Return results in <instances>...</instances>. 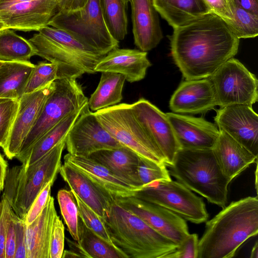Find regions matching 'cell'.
I'll list each match as a JSON object with an SVG mask.
<instances>
[{"instance_id": "cell-15", "label": "cell", "mask_w": 258, "mask_h": 258, "mask_svg": "<svg viewBox=\"0 0 258 258\" xmlns=\"http://www.w3.org/2000/svg\"><path fill=\"white\" fill-rule=\"evenodd\" d=\"M214 120L219 130L258 157V115L252 106L232 104L220 107Z\"/></svg>"}, {"instance_id": "cell-14", "label": "cell", "mask_w": 258, "mask_h": 258, "mask_svg": "<svg viewBox=\"0 0 258 258\" xmlns=\"http://www.w3.org/2000/svg\"><path fill=\"white\" fill-rule=\"evenodd\" d=\"M131 106L138 120L163 155L166 166H169L180 147L166 114L143 98Z\"/></svg>"}, {"instance_id": "cell-8", "label": "cell", "mask_w": 258, "mask_h": 258, "mask_svg": "<svg viewBox=\"0 0 258 258\" xmlns=\"http://www.w3.org/2000/svg\"><path fill=\"white\" fill-rule=\"evenodd\" d=\"M48 26L72 33L104 54L118 47L119 42L112 36L104 22L99 0H88L76 11H58Z\"/></svg>"}, {"instance_id": "cell-21", "label": "cell", "mask_w": 258, "mask_h": 258, "mask_svg": "<svg viewBox=\"0 0 258 258\" xmlns=\"http://www.w3.org/2000/svg\"><path fill=\"white\" fill-rule=\"evenodd\" d=\"M134 42L143 51L156 47L163 38L158 12L152 0H130Z\"/></svg>"}, {"instance_id": "cell-37", "label": "cell", "mask_w": 258, "mask_h": 258, "mask_svg": "<svg viewBox=\"0 0 258 258\" xmlns=\"http://www.w3.org/2000/svg\"><path fill=\"white\" fill-rule=\"evenodd\" d=\"M19 105V100L0 98V147L7 145Z\"/></svg>"}, {"instance_id": "cell-25", "label": "cell", "mask_w": 258, "mask_h": 258, "mask_svg": "<svg viewBox=\"0 0 258 258\" xmlns=\"http://www.w3.org/2000/svg\"><path fill=\"white\" fill-rule=\"evenodd\" d=\"M57 215L54 198L50 195L40 215L26 225L27 258H49L51 231Z\"/></svg>"}, {"instance_id": "cell-17", "label": "cell", "mask_w": 258, "mask_h": 258, "mask_svg": "<svg viewBox=\"0 0 258 258\" xmlns=\"http://www.w3.org/2000/svg\"><path fill=\"white\" fill-rule=\"evenodd\" d=\"M58 12L56 0H23L0 8V18L8 29L38 31Z\"/></svg>"}, {"instance_id": "cell-30", "label": "cell", "mask_w": 258, "mask_h": 258, "mask_svg": "<svg viewBox=\"0 0 258 258\" xmlns=\"http://www.w3.org/2000/svg\"><path fill=\"white\" fill-rule=\"evenodd\" d=\"M125 77L120 74L103 72L98 85L88 99L91 111H97L119 103L122 100Z\"/></svg>"}, {"instance_id": "cell-7", "label": "cell", "mask_w": 258, "mask_h": 258, "mask_svg": "<svg viewBox=\"0 0 258 258\" xmlns=\"http://www.w3.org/2000/svg\"><path fill=\"white\" fill-rule=\"evenodd\" d=\"M94 113L101 125L123 146L141 157L166 165L163 155L135 116L130 104H116Z\"/></svg>"}, {"instance_id": "cell-38", "label": "cell", "mask_w": 258, "mask_h": 258, "mask_svg": "<svg viewBox=\"0 0 258 258\" xmlns=\"http://www.w3.org/2000/svg\"><path fill=\"white\" fill-rule=\"evenodd\" d=\"M73 192L76 199L79 217L84 224L97 235L115 247L101 218L75 192L73 191Z\"/></svg>"}, {"instance_id": "cell-1", "label": "cell", "mask_w": 258, "mask_h": 258, "mask_svg": "<svg viewBox=\"0 0 258 258\" xmlns=\"http://www.w3.org/2000/svg\"><path fill=\"white\" fill-rule=\"evenodd\" d=\"M172 59L185 80L208 78L237 54L238 39L227 23L213 12L173 28Z\"/></svg>"}, {"instance_id": "cell-20", "label": "cell", "mask_w": 258, "mask_h": 258, "mask_svg": "<svg viewBox=\"0 0 258 258\" xmlns=\"http://www.w3.org/2000/svg\"><path fill=\"white\" fill-rule=\"evenodd\" d=\"M64 164L82 172L113 198L133 196L138 190L89 156L68 153L64 156Z\"/></svg>"}, {"instance_id": "cell-16", "label": "cell", "mask_w": 258, "mask_h": 258, "mask_svg": "<svg viewBox=\"0 0 258 258\" xmlns=\"http://www.w3.org/2000/svg\"><path fill=\"white\" fill-rule=\"evenodd\" d=\"M54 87V81L35 91L25 93L20 98L18 112L6 146L3 150L8 159H12L19 153L25 139Z\"/></svg>"}, {"instance_id": "cell-31", "label": "cell", "mask_w": 258, "mask_h": 258, "mask_svg": "<svg viewBox=\"0 0 258 258\" xmlns=\"http://www.w3.org/2000/svg\"><path fill=\"white\" fill-rule=\"evenodd\" d=\"M78 243L86 257L126 258L116 247L89 229L79 217Z\"/></svg>"}, {"instance_id": "cell-34", "label": "cell", "mask_w": 258, "mask_h": 258, "mask_svg": "<svg viewBox=\"0 0 258 258\" xmlns=\"http://www.w3.org/2000/svg\"><path fill=\"white\" fill-rule=\"evenodd\" d=\"M60 212L68 231L75 241L79 240L78 210L76 199L73 191L62 189L57 195Z\"/></svg>"}, {"instance_id": "cell-24", "label": "cell", "mask_w": 258, "mask_h": 258, "mask_svg": "<svg viewBox=\"0 0 258 258\" xmlns=\"http://www.w3.org/2000/svg\"><path fill=\"white\" fill-rule=\"evenodd\" d=\"M59 172L71 190L102 219L113 200V197L82 172L67 164L61 165Z\"/></svg>"}, {"instance_id": "cell-50", "label": "cell", "mask_w": 258, "mask_h": 258, "mask_svg": "<svg viewBox=\"0 0 258 258\" xmlns=\"http://www.w3.org/2000/svg\"><path fill=\"white\" fill-rule=\"evenodd\" d=\"M250 258H257L258 257V242L256 241L253 245L250 255Z\"/></svg>"}, {"instance_id": "cell-32", "label": "cell", "mask_w": 258, "mask_h": 258, "mask_svg": "<svg viewBox=\"0 0 258 258\" xmlns=\"http://www.w3.org/2000/svg\"><path fill=\"white\" fill-rule=\"evenodd\" d=\"M36 55V50L27 40L16 34L11 29L0 32V60L3 61H29Z\"/></svg>"}, {"instance_id": "cell-22", "label": "cell", "mask_w": 258, "mask_h": 258, "mask_svg": "<svg viewBox=\"0 0 258 258\" xmlns=\"http://www.w3.org/2000/svg\"><path fill=\"white\" fill-rule=\"evenodd\" d=\"M151 63L147 52L131 49L115 48L108 52L96 64L95 72H112L123 75L133 83L143 80Z\"/></svg>"}, {"instance_id": "cell-12", "label": "cell", "mask_w": 258, "mask_h": 258, "mask_svg": "<svg viewBox=\"0 0 258 258\" xmlns=\"http://www.w3.org/2000/svg\"><path fill=\"white\" fill-rule=\"evenodd\" d=\"M70 154L89 156L96 151L124 147L101 125L86 105L66 138Z\"/></svg>"}, {"instance_id": "cell-42", "label": "cell", "mask_w": 258, "mask_h": 258, "mask_svg": "<svg viewBox=\"0 0 258 258\" xmlns=\"http://www.w3.org/2000/svg\"><path fill=\"white\" fill-rule=\"evenodd\" d=\"M5 258H14L15 251V213L7 201L6 204Z\"/></svg>"}, {"instance_id": "cell-13", "label": "cell", "mask_w": 258, "mask_h": 258, "mask_svg": "<svg viewBox=\"0 0 258 258\" xmlns=\"http://www.w3.org/2000/svg\"><path fill=\"white\" fill-rule=\"evenodd\" d=\"M113 198L120 206L178 245L189 234L185 220L169 210L135 196Z\"/></svg>"}, {"instance_id": "cell-6", "label": "cell", "mask_w": 258, "mask_h": 258, "mask_svg": "<svg viewBox=\"0 0 258 258\" xmlns=\"http://www.w3.org/2000/svg\"><path fill=\"white\" fill-rule=\"evenodd\" d=\"M65 145L66 139L27 167L22 165L7 169L2 196L21 218L25 219L32 204L46 184L55 180Z\"/></svg>"}, {"instance_id": "cell-36", "label": "cell", "mask_w": 258, "mask_h": 258, "mask_svg": "<svg viewBox=\"0 0 258 258\" xmlns=\"http://www.w3.org/2000/svg\"><path fill=\"white\" fill-rule=\"evenodd\" d=\"M58 67L52 62H40L35 65L28 80L25 93L39 89L58 79Z\"/></svg>"}, {"instance_id": "cell-44", "label": "cell", "mask_w": 258, "mask_h": 258, "mask_svg": "<svg viewBox=\"0 0 258 258\" xmlns=\"http://www.w3.org/2000/svg\"><path fill=\"white\" fill-rule=\"evenodd\" d=\"M14 258H27L26 224L24 219L15 215V251Z\"/></svg>"}, {"instance_id": "cell-26", "label": "cell", "mask_w": 258, "mask_h": 258, "mask_svg": "<svg viewBox=\"0 0 258 258\" xmlns=\"http://www.w3.org/2000/svg\"><path fill=\"white\" fill-rule=\"evenodd\" d=\"M89 157L101 164L133 187H142L138 174L140 156L129 148L122 147L101 150Z\"/></svg>"}, {"instance_id": "cell-51", "label": "cell", "mask_w": 258, "mask_h": 258, "mask_svg": "<svg viewBox=\"0 0 258 258\" xmlns=\"http://www.w3.org/2000/svg\"><path fill=\"white\" fill-rule=\"evenodd\" d=\"M8 29L5 24V23L3 22V21L1 20L0 18V32L3 31L4 29Z\"/></svg>"}, {"instance_id": "cell-54", "label": "cell", "mask_w": 258, "mask_h": 258, "mask_svg": "<svg viewBox=\"0 0 258 258\" xmlns=\"http://www.w3.org/2000/svg\"><path fill=\"white\" fill-rule=\"evenodd\" d=\"M1 191H2V190L0 189V194H1Z\"/></svg>"}, {"instance_id": "cell-23", "label": "cell", "mask_w": 258, "mask_h": 258, "mask_svg": "<svg viewBox=\"0 0 258 258\" xmlns=\"http://www.w3.org/2000/svg\"><path fill=\"white\" fill-rule=\"evenodd\" d=\"M212 149L222 172L230 182L257 163V157L221 130Z\"/></svg>"}, {"instance_id": "cell-39", "label": "cell", "mask_w": 258, "mask_h": 258, "mask_svg": "<svg viewBox=\"0 0 258 258\" xmlns=\"http://www.w3.org/2000/svg\"><path fill=\"white\" fill-rule=\"evenodd\" d=\"M138 174L142 187L155 181L171 179L167 166L140 157Z\"/></svg>"}, {"instance_id": "cell-4", "label": "cell", "mask_w": 258, "mask_h": 258, "mask_svg": "<svg viewBox=\"0 0 258 258\" xmlns=\"http://www.w3.org/2000/svg\"><path fill=\"white\" fill-rule=\"evenodd\" d=\"M38 32L28 41L36 55L57 64L58 79L94 74L95 66L106 55L64 30L46 26Z\"/></svg>"}, {"instance_id": "cell-41", "label": "cell", "mask_w": 258, "mask_h": 258, "mask_svg": "<svg viewBox=\"0 0 258 258\" xmlns=\"http://www.w3.org/2000/svg\"><path fill=\"white\" fill-rule=\"evenodd\" d=\"M199 240L197 234L189 233L165 258H198Z\"/></svg>"}, {"instance_id": "cell-35", "label": "cell", "mask_w": 258, "mask_h": 258, "mask_svg": "<svg viewBox=\"0 0 258 258\" xmlns=\"http://www.w3.org/2000/svg\"><path fill=\"white\" fill-rule=\"evenodd\" d=\"M235 6L233 18L226 22L238 38H254L258 35V15Z\"/></svg>"}, {"instance_id": "cell-3", "label": "cell", "mask_w": 258, "mask_h": 258, "mask_svg": "<svg viewBox=\"0 0 258 258\" xmlns=\"http://www.w3.org/2000/svg\"><path fill=\"white\" fill-rule=\"evenodd\" d=\"M101 220L112 242L126 258H165L178 246L114 199Z\"/></svg>"}, {"instance_id": "cell-33", "label": "cell", "mask_w": 258, "mask_h": 258, "mask_svg": "<svg viewBox=\"0 0 258 258\" xmlns=\"http://www.w3.org/2000/svg\"><path fill=\"white\" fill-rule=\"evenodd\" d=\"M100 6L106 25L117 41L122 40L127 32V5L124 0H99Z\"/></svg>"}, {"instance_id": "cell-43", "label": "cell", "mask_w": 258, "mask_h": 258, "mask_svg": "<svg viewBox=\"0 0 258 258\" xmlns=\"http://www.w3.org/2000/svg\"><path fill=\"white\" fill-rule=\"evenodd\" d=\"M55 180H51L43 188L30 207L25 218L27 225H30L40 215L51 195V188Z\"/></svg>"}, {"instance_id": "cell-29", "label": "cell", "mask_w": 258, "mask_h": 258, "mask_svg": "<svg viewBox=\"0 0 258 258\" xmlns=\"http://www.w3.org/2000/svg\"><path fill=\"white\" fill-rule=\"evenodd\" d=\"M34 66L30 61H5L0 66V98L20 100Z\"/></svg>"}, {"instance_id": "cell-10", "label": "cell", "mask_w": 258, "mask_h": 258, "mask_svg": "<svg viewBox=\"0 0 258 258\" xmlns=\"http://www.w3.org/2000/svg\"><path fill=\"white\" fill-rule=\"evenodd\" d=\"M133 196L164 207L195 224L205 222L209 217L203 199L171 178L143 186Z\"/></svg>"}, {"instance_id": "cell-53", "label": "cell", "mask_w": 258, "mask_h": 258, "mask_svg": "<svg viewBox=\"0 0 258 258\" xmlns=\"http://www.w3.org/2000/svg\"><path fill=\"white\" fill-rule=\"evenodd\" d=\"M5 61H3V60H0V66L3 63V62H4Z\"/></svg>"}, {"instance_id": "cell-19", "label": "cell", "mask_w": 258, "mask_h": 258, "mask_svg": "<svg viewBox=\"0 0 258 258\" xmlns=\"http://www.w3.org/2000/svg\"><path fill=\"white\" fill-rule=\"evenodd\" d=\"M216 105L214 89L209 78L182 82L169 101L170 110L178 114L203 113Z\"/></svg>"}, {"instance_id": "cell-9", "label": "cell", "mask_w": 258, "mask_h": 258, "mask_svg": "<svg viewBox=\"0 0 258 258\" xmlns=\"http://www.w3.org/2000/svg\"><path fill=\"white\" fill-rule=\"evenodd\" d=\"M54 83L53 91L45 102L18 154L28 150L42 135L63 119L88 104V99L76 79L59 78L54 81Z\"/></svg>"}, {"instance_id": "cell-47", "label": "cell", "mask_w": 258, "mask_h": 258, "mask_svg": "<svg viewBox=\"0 0 258 258\" xmlns=\"http://www.w3.org/2000/svg\"><path fill=\"white\" fill-rule=\"evenodd\" d=\"M58 11L72 12L83 8L88 0H56Z\"/></svg>"}, {"instance_id": "cell-11", "label": "cell", "mask_w": 258, "mask_h": 258, "mask_svg": "<svg viewBox=\"0 0 258 258\" xmlns=\"http://www.w3.org/2000/svg\"><path fill=\"white\" fill-rule=\"evenodd\" d=\"M214 89L217 105L232 104L250 106L258 99V81L239 60L231 58L209 78Z\"/></svg>"}, {"instance_id": "cell-40", "label": "cell", "mask_w": 258, "mask_h": 258, "mask_svg": "<svg viewBox=\"0 0 258 258\" xmlns=\"http://www.w3.org/2000/svg\"><path fill=\"white\" fill-rule=\"evenodd\" d=\"M64 239V227L57 215L54 218L51 231L49 258H62Z\"/></svg>"}, {"instance_id": "cell-28", "label": "cell", "mask_w": 258, "mask_h": 258, "mask_svg": "<svg viewBox=\"0 0 258 258\" xmlns=\"http://www.w3.org/2000/svg\"><path fill=\"white\" fill-rule=\"evenodd\" d=\"M84 107L63 119L38 139L28 150L16 158L27 167L44 155L56 145L66 138L72 125Z\"/></svg>"}, {"instance_id": "cell-2", "label": "cell", "mask_w": 258, "mask_h": 258, "mask_svg": "<svg viewBox=\"0 0 258 258\" xmlns=\"http://www.w3.org/2000/svg\"><path fill=\"white\" fill-rule=\"evenodd\" d=\"M258 233V198L232 202L208 221L199 240L198 258H231Z\"/></svg>"}, {"instance_id": "cell-18", "label": "cell", "mask_w": 258, "mask_h": 258, "mask_svg": "<svg viewBox=\"0 0 258 258\" xmlns=\"http://www.w3.org/2000/svg\"><path fill=\"white\" fill-rule=\"evenodd\" d=\"M180 149H212L219 130L217 125L201 117L173 112L166 113Z\"/></svg>"}, {"instance_id": "cell-48", "label": "cell", "mask_w": 258, "mask_h": 258, "mask_svg": "<svg viewBox=\"0 0 258 258\" xmlns=\"http://www.w3.org/2000/svg\"><path fill=\"white\" fill-rule=\"evenodd\" d=\"M235 6L258 15V0H233Z\"/></svg>"}, {"instance_id": "cell-46", "label": "cell", "mask_w": 258, "mask_h": 258, "mask_svg": "<svg viewBox=\"0 0 258 258\" xmlns=\"http://www.w3.org/2000/svg\"><path fill=\"white\" fill-rule=\"evenodd\" d=\"M7 202V200L2 196L0 201V258H5Z\"/></svg>"}, {"instance_id": "cell-49", "label": "cell", "mask_w": 258, "mask_h": 258, "mask_svg": "<svg viewBox=\"0 0 258 258\" xmlns=\"http://www.w3.org/2000/svg\"><path fill=\"white\" fill-rule=\"evenodd\" d=\"M8 164L0 153V189L3 190Z\"/></svg>"}, {"instance_id": "cell-52", "label": "cell", "mask_w": 258, "mask_h": 258, "mask_svg": "<svg viewBox=\"0 0 258 258\" xmlns=\"http://www.w3.org/2000/svg\"><path fill=\"white\" fill-rule=\"evenodd\" d=\"M124 2L127 5V4L129 3L130 0H124Z\"/></svg>"}, {"instance_id": "cell-45", "label": "cell", "mask_w": 258, "mask_h": 258, "mask_svg": "<svg viewBox=\"0 0 258 258\" xmlns=\"http://www.w3.org/2000/svg\"><path fill=\"white\" fill-rule=\"evenodd\" d=\"M210 11L226 22L233 18L235 6L233 0H204Z\"/></svg>"}, {"instance_id": "cell-27", "label": "cell", "mask_w": 258, "mask_h": 258, "mask_svg": "<svg viewBox=\"0 0 258 258\" xmlns=\"http://www.w3.org/2000/svg\"><path fill=\"white\" fill-rule=\"evenodd\" d=\"M161 17L173 28L212 12L204 0H152Z\"/></svg>"}, {"instance_id": "cell-5", "label": "cell", "mask_w": 258, "mask_h": 258, "mask_svg": "<svg viewBox=\"0 0 258 258\" xmlns=\"http://www.w3.org/2000/svg\"><path fill=\"white\" fill-rule=\"evenodd\" d=\"M169 167L170 174L190 190L222 208L226 206L230 182L212 149H180Z\"/></svg>"}]
</instances>
